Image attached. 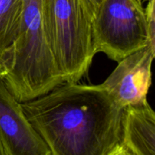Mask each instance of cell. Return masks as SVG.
Instances as JSON below:
<instances>
[{
  "label": "cell",
  "mask_w": 155,
  "mask_h": 155,
  "mask_svg": "<svg viewBox=\"0 0 155 155\" xmlns=\"http://www.w3.org/2000/svg\"><path fill=\"white\" fill-rule=\"evenodd\" d=\"M21 105L51 155H109L122 143L124 109L99 85L64 83Z\"/></svg>",
  "instance_id": "cell-1"
},
{
  "label": "cell",
  "mask_w": 155,
  "mask_h": 155,
  "mask_svg": "<svg viewBox=\"0 0 155 155\" xmlns=\"http://www.w3.org/2000/svg\"><path fill=\"white\" fill-rule=\"evenodd\" d=\"M0 77L21 103L64 83L47 37L43 0L23 1L16 36L0 60Z\"/></svg>",
  "instance_id": "cell-2"
},
{
  "label": "cell",
  "mask_w": 155,
  "mask_h": 155,
  "mask_svg": "<svg viewBox=\"0 0 155 155\" xmlns=\"http://www.w3.org/2000/svg\"><path fill=\"white\" fill-rule=\"evenodd\" d=\"M43 18L64 83H78L95 54L90 16L81 0H43Z\"/></svg>",
  "instance_id": "cell-3"
},
{
  "label": "cell",
  "mask_w": 155,
  "mask_h": 155,
  "mask_svg": "<svg viewBox=\"0 0 155 155\" xmlns=\"http://www.w3.org/2000/svg\"><path fill=\"white\" fill-rule=\"evenodd\" d=\"M140 0H103L92 20L95 54L119 62L149 45L148 24Z\"/></svg>",
  "instance_id": "cell-4"
},
{
  "label": "cell",
  "mask_w": 155,
  "mask_h": 155,
  "mask_svg": "<svg viewBox=\"0 0 155 155\" xmlns=\"http://www.w3.org/2000/svg\"><path fill=\"white\" fill-rule=\"evenodd\" d=\"M154 57L155 51L149 45L132 53L117 62L99 86L123 109L147 102Z\"/></svg>",
  "instance_id": "cell-5"
},
{
  "label": "cell",
  "mask_w": 155,
  "mask_h": 155,
  "mask_svg": "<svg viewBox=\"0 0 155 155\" xmlns=\"http://www.w3.org/2000/svg\"><path fill=\"white\" fill-rule=\"evenodd\" d=\"M0 140L6 155H51L27 119L21 102L0 77Z\"/></svg>",
  "instance_id": "cell-6"
},
{
  "label": "cell",
  "mask_w": 155,
  "mask_h": 155,
  "mask_svg": "<svg viewBox=\"0 0 155 155\" xmlns=\"http://www.w3.org/2000/svg\"><path fill=\"white\" fill-rule=\"evenodd\" d=\"M122 144L137 155H155V113L148 101L124 110Z\"/></svg>",
  "instance_id": "cell-7"
},
{
  "label": "cell",
  "mask_w": 155,
  "mask_h": 155,
  "mask_svg": "<svg viewBox=\"0 0 155 155\" xmlns=\"http://www.w3.org/2000/svg\"><path fill=\"white\" fill-rule=\"evenodd\" d=\"M24 0H0V60L13 42L21 21Z\"/></svg>",
  "instance_id": "cell-8"
},
{
  "label": "cell",
  "mask_w": 155,
  "mask_h": 155,
  "mask_svg": "<svg viewBox=\"0 0 155 155\" xmlns=\"http://www.w3.org/2000/svg\"><path fill=\"white\" fill-rule=\"evenodd\" d=\"M145 11L149 36V46L155 51V0L148 1Z\"/></svg>",
  "instance_id": "cell-9"
},
{
  "label": "cell",
  "mask_w": 155,
  "mask_h": 155,
  "mask_svg": "<svg viewBox=\"0 0 155 155\" xmlns=\"http://www.w3.org/2000/svg\"><path fill=\"white\" fill-rule=\"evenodd\" d=\"M92 21L103 0H81Z\"/></svg>",
  "instance_id": "cell-10"
},
{
  "label": "cell",
  "mask_w": 155,
  "mask_h": 155,
  "mask_svg": "<svg viewBox=\"0 0 155 155\" xmlns=\"http://www.w3.org/2000/svg\"><path fill=\"white\" fill-rule=\"evenodd\" d=\"M109 155H137L126 145L121 143Z\"/></svg>",
  "instance_id": "cell-11"
},
{
  "label": "cell",
  "mask_w": 155,
  "mask_h": 155,
  "mask_svg": "<svg viewBox=\"0 0 155 155\" xmlns=\"http://www.w3.org/2000/svg\"><path fill=\"white\" fill-rule=\"evenodd\" d=\"M0 155H6L4 148H3L1 140H0Z\"/></svg>",
  "instance_id": "cell-12"
},
{
  "label": "cell",
  "mask_w": 155,
  "mask_h": 155,
  "mask_svg": "<svg viewBox=\"0 0 155 155\" xmlns=\"http://www.w3.org/2000/svg\"><path fill=\"white\" fill-rule=\"evenodd\" d=\"M141 2H142V3H144L145 2H148V1H149V0H140Z\"/></svg>",
  "instance_id": "cell-13"
}]
</instances>
